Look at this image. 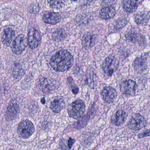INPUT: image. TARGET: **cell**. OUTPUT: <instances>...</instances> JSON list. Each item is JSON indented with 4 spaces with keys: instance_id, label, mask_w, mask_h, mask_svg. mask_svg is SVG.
<instances>
[{
    "instance_id": "6da1fadb",
    "label": "cell",
    "mask_w": 150,
    "mask_h": 150,
    "mask_svg": "<svg viewBox=\"0 0 150 150\" xmlns=\"http://www.w3.org/2000/svg\"><path fill=\"white\" fill-rule=\"evenodd\" d=\"M72 55L67 51L62 50L54 54L50 61V64L56 71L63 72L68 71L73 64Z\"/></svg>"
},
{
    "instance_id": "7a4b0ae2",
    "label": "cell",
    "mask_w": 150,
    "mask_h": 150,
    "mask_svg": "<svg viewBox=\"0 0 150 150\" xmlns=\"http://www.w3.org/2000/svg\"><path fill=\"white\" fill-rule=\"evenodd\" d=\"M86 111V105L82 100L77 99L68 106L67 113L70 117L74 119L81 118Z\"/></svg>"
},
{
    "instance_id": "3957f363",
    "label": "cell",
    "mask_w": 150,
    "mask_h": 150,
    "mask_svg": "<svg viewBox=\"0 0 150 150\" xmlns=\"http://www.w3.org/2000/svg\"><path fill=\"white\" fill-rule=\"evenodd\" d=\"M35 128L31 121L24 120L21 121L18 125L17 132L20 137L28 139L35 132Z\"/></svg>"
},
{
    "instance_id": "277c9868",
    "label": "cell",
    "mask_w": 150,
    "mask_h": 150,
    "mask_svg": "<svg viewBox=\"0 0 150 150\" xmlns=\"http://www.w3.org/2000/svg\"><path fill=\"white\" fill-rule=\"evenodd\" d=\"M39 88L45 94H49L56 90L59 86L57 81L48 78H43L38 82Z\"/></svg>"
},
{
    "instance_id": "5b68a950",
    "label": "cell",
    "mask_w": 150,
    "mask_h": 150,
    "mask_svg": "<svg viewBox=\"0 0 150 150\" xmlns=\"http://www.w3.org/2000/svg\"><path fill=\"white\" fill-rule=\"evenodd\" d=\"M119 65V62L114 56L107 57L103 63L102 69L105 74L108 76H111L117 70Z\"/></svg>"
},
{
    "instance_id": "8992f818",
    "label": "cell",
    "mask_w": 150,
    "mask_h": 150,
    "mask_svg": "<svg viewBox=\"0 0 150 150\" xmlns=\"http://www.w3.org/2000/svg\"><path fill=\"white\" fill-rule=\"evenodd\" d=\"M28 44V40L24 35H19L16 38L12 44V51L16 55H21L27 48Z\"/></svg>"
},
{
    "instance_id": "52a82bcc",
    "label": "cell",
    "mask_w": 150,
    "mask_h": 150,
    "mask_svg": "<svg viewBox=\"0 0 150 150\" xmlns=\"http://www.w3.org/2000/svg\"><path fill=\"white\" fill-rule=\"evenodd\" d=\"M144 117L139 114H133L127 124L128 127L134 131H139L146 126Z\"/></svg>"
},
{
    "instance_id": "ba28073f",
    "label": "cell",
    "mask_w": 150,
    "mask_h": 150,
    "mask_svg": "<svg viewBox=\"0 0 150 150\" xmlns=\"http://www.w3.org/2000/svg\"><path fill=\"white\" fill-rule=\"evenodd\" d=\"M137 88V83L132 80H127L122 82L120 85V91L126 96H133L136 93Z\"/></svg>"
},
{
    "instance_id": "9c48e42d",
    "label": "cell",
    "mask_w": 150,
    "mask_h": 150,
    "mask_svg": "<svg viewBox=\"0 0 150 150\" xmlns=\"http://www.w3.org/2000/svg\"><path fill=\"white\" fill-rule=\"evenodd\" d=\"M28 43L32 50L36 49L40 44L41 36L40 33L35 28H31L28 33Z\"/></svg>"
},
{
    "instance_id": "30bf717a",
    "label": "cell",
    "mask_w": 150,
    "mask_h": 150,
    "mask_svg": "<svg viewBox=\"0 0 150 150\" xmlns=\"http://www.w3.org/2000/svg\"><path fill=\"white\" fill-rule=\"evenodd\" d=\"M100 94L103 101L105 103L110 104L115 100L117 96V92L113 88L107 86L102 90Z\"/></svg>"
},
{
    "instance_id": "8fae6325",
    "label": "cell",
    "mask_w": 150,
    "mask_h": 150,
    "mask_svg": "<svg viewBox=\"0 0 150 150\" xmlns=\"http://www.w3.org/2000/svg\"><path fill=\"white\" fill-rule=\"evenodd\" d=\"M147 55H144L137 57L133 62V66L136 71L143 72L146 70L147 64Z\"/></svg>"
},
{
    "instance_id": "7c38bea8",
    "label": "cell",
    "mask_w": 150,
    "mask_h": 150,
    "mask_svg": "<svg viewBox=\"0 0 150 150\" xmlns=\"http://www.w3.org/2000/svg\"><path fill=\"white\" fill-rule=\"evenodd\" d=\"M127 117V114L126 112L122 110H119L111 117L110 122L115 126H121L125 123Z\"/></svg>"
},
{
    "instance_id": "4fadbf2b",
    "label": "cell",
    "mask_w": 150,
    "mask_h": 150,
    "mask_svg": "<svg viewBox=\"0 0 150 150\" xmlns=\"http://www.w3.org/2000/svg\"><path fill=\"white\" fill-rule=\"evenodd\" d=\"M43 21L45 23L51 25H55L60 21L61 15L57 13L48 12L44 15Z\"/></svg>"
},
{
    "instance_id": "5bb4252c",
    "label": "cell",
    "mask_w": 150,
    "mask_h": 150,
    "mask_svg": "<svg viewBox=\"0 0 150 150\" xmlns=\"http://www.w3.org/2000/svg\"><path fill=\"white\" fill-rule=\"evenodd\" d=\"M15 32L11 28H7L3 30L2 34V41L3 43L6 46H9L14 39Z\"/></svg>"
},
{
    "instance_id": "9a60e30c",
    "label": "cell",
    "mask_w": 150,
    "mask_h": 150,
    "mask_svg": "<svg viewBox=\"0 0 150 150\" xmlns=\"http://www.w3.org/2000/svg\"><path fill=\"white\" fill-rule=\"evenodd\" d=\"M96 39V37L93 33L90 32L86 33L82 38V45L85 49H90L94 45Z\"/></svg>"
},
{
    "instance_id": "2e32d148",
    "label": "cell",
    "mask_w": 150,
    "mask_h": 150,
    "mask_svg": "<svg viewBox=\"0 0 150 150\" xmlns=\"http://www.w3.org/2000/svg\"><path fill=\"white\" fill-rule=\"evenodd\" d=\"M20 111V108L16 103H12L9 104L7 109L6 118L9 121L14 120L18 115Z\"/></svg>"
},
{
    "instance_id": "e0dca14e",
    "label": "cell",
    "mask_w": 150,
    "mask_h": 150,
    "mask_svg": "<svg viewBox=\"0 0 150 150\" xmlns=\"http://www.w3.org/2000/svg\"><path fill=\"white\" fill-rule=\"evenodd\" d=\"M65 103L64 99L57 98L54 99L50 105L51 110L55 113H59L65 108Z\"/></svg>"
},
{
    "instance_id": "ac0fdd59",
    "label": "cell",
    "mask_w": 150,
    "mask_h": 150,
    "mask_svg": "<svg viewBox=\"0 0 150 150\" xmlns=\"http://www.w3.org/2000/svg\"><path fill=\"white\" fill-rule=\"evenodd\" d=\"M115 14V9L113 6L103 8L100 11V17L103 20H108L113 18Z\"/></svg>"
},
{
    "instance_id": "d6986e66",
    "label": "cell",
    "mask_w": 150,
    "mask_h": 150,
    "mask_svg": "<svg viewBox=\"0 0 150 150\" xmlns=\"http://www.w3.org/2000/svg\"><path fill=\"white\" fill-rule=\"evenodd\" d=\"M139 4V1L125 0L122 1V5L125 12L127 13H132L137 10Z\"/></svg>"
},
{
    "instance_id": "ffe728a7",
    "label": "cell",
    "mask_w": 150,
    "mask_h": 150,
    "mask_svg": "<svg viewBox=\"0 0 150 150\" xmlns=\"http://www.w3.org/2000/svg\"><path fill=\"white\" fill-rule=\"evenodd\" d=\"M149 12H140L137 13L135 16V21L137 24H144L149 21Z\"/></svg>"
},
{
    "instance_id": "44dd1931",
    "label": "cell",
    "mask_w": 150,
    "mask_h": 150,
    "mask_svg": "<svg viewBox=\"0 0 150 150\" xmlns=\"http://www.w3.org/2000/svg\"><path fill=\"white\" fill-rule=\"evenodd\" d=\"M67 34L63 29L59 28L55 30L52 35V38L56 42H60L65 39Z\"/></svg>"
},
{
    "instance_id": "7402d4cb",
    "label": "cell",
    "mask_w": 150,
    "mask_h": 150,
    "mask_svg": "<svg viewBox=\"0 0 150 150\" xmlns=\"http://www.w3.org/2000/svg\"><path fill=\"white\" fill-rule=\"evenodd\" d=\"M12 73L15 79H19L24 75V70L20 64H15L12 69Z\"/></svg>"
},
{
    "instance_id": "603a6c76",
    "label": "cell",
    "mask_w": 150,
    "mask_h": 150,
    "mask_svg": "<svg viewBox=\"0 0 150 150\" xmlns=\"http://www.w3.org/2000/svg\"><path fill=\"white\" fill-rule=\"evenodd\" d=\"M48 3L52 8L55 9H60L64 6V2L61 1H48Z\"/></svg>"
},
{
    "instance_id": "cb8c5ba5",
    "label": "cell",
    "mask_w": 150,
    "mask_h": 150,
    "mask_svg": "<svg viewBox=\"0 0 150 150\" xmlns=\"http://www.w3.org/2000/svg\"><path fill=\"white\" fill-rule=\"evenodd\" d=\"M139 34L136 32H129L126 35V38L132 42H137L138 41V39L139 37Z\"/></svg>"
},
{
    "instance_id": "d4e9b609",
    "label": "cell",
    "mask_w": 150,
    "mask_h": 150,
    "mask_svg": "<svg viewBox=\"0 0 150 150\" xmlns=\"http://www.w3.org/2000/svg\"><path fill=\"white\" fill-rule=\"evenodd\" d=\"M127 21L125 20H122L118 21L116 23L115 28L116 29H121L123 28L127 24Z\"/></svg>"
},
{
    "instance_id": "484cf974",
    "label": "cell",
    "mask_w": 150,
    "mask_h": 150,
    "mask_svg": "<svg viewBox=\"0 0 150 150\" xmlns=\"http://www.w3.org/2000/svg\"><path fill=\"white\" fill-rule=\"evenodd\" d=\"M149 136H150V130L148 129L141 133H139L138 135V138L139 139L143 138L146 137H149Z\"/></svg>"
},
{
    "instance_id": "4316f807",
    "label": "cell",
    "mask_w": 150,
    "mask_h": 150,
    "mask_svg": "<svg viewBox=\"0 0 150 150\" xmlns=\"http://www.w3.org/2000/svg\"><path fill=\"white\" fill-rule=\"evenodd\" d=\"M75 139H74L71 138V137H69V139L67 140V145H68V148L69 150L72 148V146H73V145L75 143Z\"/></svg>"
},
{
    "instance_id": "83f0119b",
    "label": "cell",
    "mask_w": 150,
    "mask_h": 150,
    "mask_svg": "<svg viewBox=\"0 0 150 150\" xmlns=\"http://www.w3.org/2000/svg\"><path fill=\"white\" fill-rule=\"evenodd\" d=\"M72 92L73 93L74 95L77 94L79 92V88L77 86H75L73 87L72 88Z\"/></svg>"
},
{
    "instance_id": "f1b7e54d",
    "label": "cell",
    "mask_w": 150,
    "mask_h": 150,
    "mask_svg": "<svg viewBox=\"0 0 150 150\" xmlns=\"http://www.w3.org/2000/svg\"><path fill=\"white\" fill-rule=\"evenodd\" d=\"M41 102H42V103H43V104H44V103H45V99L44 98H43V99H42V100H41Z\"/></svg>"
},
{
    "instance_id": "f546056e",
    "label": "cell",
    "mask_w": 150,
    "mask_h": 150,
    "mask_svg": "<svg viewBox=\"0 0 150 150\" xmlns=\"http://www.w3.org/2000/svg\"><path fill=\"white\" fill-rule=\"evenodd\" d=\"M117 150V149H112V150Z\"/></svg>"
},
{
    "instance_id": "4dcf8cb0",
    "label": "cell",
    "mask_w": 150,
    "mask_h": 150,
    "mask_svg": "<svg viewBox=\"0 0 150 150\" xmlns=\"http://www.w3.org/2000/svg\"><path fill=\"white\" fill-rule=\"evenodd\" d=\"M12 150V149H9V150Z\"/></svg>"
}]
</instances>
